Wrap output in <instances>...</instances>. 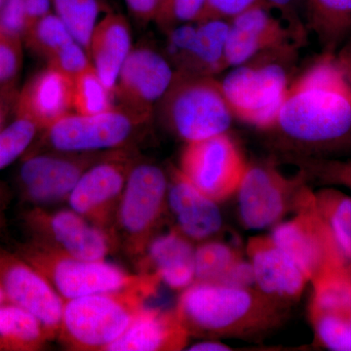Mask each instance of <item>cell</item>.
<instances>
[{"label": "cell", "mask_w": 351, "mask_h": 351, "mask_svg": "<svg viewBox=\"0 0 351 351\" xmlns=\"http://www.w3.org/2000/svg\"><path fill=\"white\" fill-rule=\"evenodd\" d=\"M270 131L304 149L334 147L351 138V85L335 55L322 53L293 80Z\"/></svg>", "instance_id": "cell-1"}, {"label": "cell", "mask_w": 351, "mask_h": 351, "mask_svg": "<svg viewBox=\"0 0 351 351\" xmlns=\"http://www.w3.org/2000/svg\"><path fill=\"white\" fill-rule=\"evenodd\" d=\"M189 334L201 337L244 336L263 331L279 319L276 300L253 288L195 282L178 302Z\"/></svg>", "instance_id": "cell-2"}, {"label": "cell", "mask_w": 351, "mask_h": 351, "mask_svg": "<svg viewBox=\"0 0 351 351\" xmlns=\"http://www.w3.org/2000/svg\"><path fill=\"white\" fill-rule=\"evenodd\" d=\"M161 282L158 274H147L132 287L64 301L57 339L69 350H107L156 294Z\"/></svg>", "instance_id": "cell-3"}, {"label": "cell", "mask_w": 351, "mask_h": 351, "mask_svg": "<svg viewBox=\"0 0 351 351\" xmlns=\"http://www.w3.org/2000/svg\"><path fill=\"white\" fill-rule=\"evenodd\" d=\"M300 48L287 44L228 69L219 82L235 119L271 130L293 82Z\"/></svg>", "instance_id": "cell-4"}, {"label": "cell", "mask_w": 351, "mask_h": 351, "mask_svg": "<svg viewBox=\"0 0 351 351\" xmlns=\"http://www.w3.org/2000/svg\"><path fill=\"white\" fill-rule=\"evenodd\" d=\"M156 110L186 144L228 133L235 119L217 77L178 71Z\"/></svg>", "instance_id": "cell-5"}, {"label": "cell", "mask_w": 351, "mask_h": 351, "mask_svg": "<svg viewBox=\"0 0 351 351\" xmlns=\"http://www.w3.org/2000/svg\"><path fill=\"white\" fill-rule=\"evenodd\" d=\"M168 174L154 163L134 164L120 199L113 240L136 265L157 235L167 204Z\"/></svg>", "instance_id": "cell-6"}, {"label": "cell", "mask_w": 351, "mask_h": 351, "mask_svg": "<svg viewBox=\"0 0 351 351\" xmlns=\"http://www.w3.org/2000/svg\"><path fill=\"white\" fill-rule=\"evenodd\" d=\"M18 255L31 263L64 301L138 285L147 274H129L106 260L88 261L64 255L36 242L18 246Z\"/></svg>", "instance_id": "cell-7"}, {"label": "cell", "mask_w": 351, "mask_h": 351, "mask_svg": "<svg viewBox=\"0 0 351 351\" xmlns=\"http://www.w3.org/2000/svg\"><path fill=\"white\" fill-rule=\"evenodd\" d=\"M151 119L121 106L94 115L69 113L43 130L41 152H99L125 149Z\"/></svg>", "instance_id": "cell-8"}, {"label": "cell", "mask_w": 351, "mask_h": 351, "mask_svg": "<svg viewBox=\"0 0 351 351\" xmlns=\"http://www.w3.org/2000/svg\"><path fill=\"white\" fill-rule=\"evenodd\" d=\"M314 280L326 272L350 267L320 216L314 193L304 186L294 218L274 226L269 235Z\"/></svg>", "instance_id": "cell-9"}, {"label": "cell", "mask_w": 351, "mask_h": 351, "mask_svg": "<svg viewBox=\"0 0 351 351\" xmlns=\"http://www.w3.org/2000/svg\"><path fill=\"white\" fill-rule=\"evenodd\" d=\"M23 221L29 240L73 258L106 260L117 249L110 234L71 208L31 207L23 213Z\"/></svg>", "instance_id": "cell-10"}, {"label": "cell", "mask_w": 351, "mask_h": 351, "mask_svg": "<svg viewBox=\"0 0 351 351\" xmlns=\"http://www.w3.org/2000/svg\"><path fill=\"white\" fill-rule=\"evenodd\" d=\"M112 152L32 154L25 159L18 174L23 199L32 207H48L68 200L82 176Z\"/></svg>", "instance_id": "cell-11"}, {"label": "cell", "mask_w": 351, "mask_h": 351, "mask_svg": "<svg viewBox=\"0 0 351 351\" xmlns=\"http://www.w3.org/2000/svg\"><path fill=\"white\" fill-rule=\"evenodd\" d=\"M136 162L137 159L127 149L110 152L82 176L66 200L69 208L113 239V226L120 199Z\"/></svg>", "instance_id": "cell-12"}, {"label": "cell", "mask_w": 351, "mask_h": 351, "mask_svg": "<svg viewBox=\"0 0 351 351\" xmlns=\"http://www.w3.org/2000/svg\"><path fill=\"white\" fill-rule=\"evenodd\" d=\"M248 163L228 133L186 143L179 169L189 182L219 202L237 193Z\"/></svg>", "instance_id": "cell-13"}, {"label": "cell", "mask_w": 351, "mask_h": 351, "mask_svg": "<svg viewBox=\"0 0 351 351\" xmlns=\"http://www.w3.org/2000/svg\"><path fill=\"white\" fill-rule=\"evenodd\" d=\"M302 178L288 179L272 164H248L237 189L239 216L245 228L262 230L276 226L299 205Z\"/></svg>", "instance_id": "cell-14"}, {"label": "cell", "mask_w": 351, "mask_h": 351, "mask_svg": "<svg viewBox=\"0 0 351 351\" xmlns=\"http://www.w3.org/2000/svg\"><path fill=\"white\" fill-rule=\"evenodd\" d=\"M230 21L207 18L166 32L165 57L178 73L201 76L228 71L226 41Z\"/></svg>", "instance_id": "cell-15"}, {"label": "cell", "mask_w": 351, "mask_h": 351, "mask_svg": "<svg viewBox=\"0 0 351 351\" xmlns=\"http://www.w3.org/2000/svg\"><path fill=\"white\" fill-rule=\"evenodd\" d=\"M165 55L147 46L131 50L120 71L113 96L121 107L152 119L174 78Z\"/></svg>", "instance_id": "cell-16"}, {"label": "cell", "mask_w": 351, "mask_h": 351, "mask_svg": "<svg viewBox=\"0 0 351 351\" xmlns=\"http://www.w3.org/2000/svg\"><path fill=\"white\" fill-rule=\"evenodd\" d=\"M0 286L8 302L31 311L43 323L51 341L58 338L64 300L31 263L1 246Z\"/></svg>", "instance_id": "cell-17"}, {"label": "cell", "mask_w": 351, "mask_h": 351, "mask_svg": "<svg viewBox=\"0 0 351 351\" xmlns=\"http://www.w3.org/2000/svg\"><path fill=\"white\" fill-rule=\"evenodd\" d=\"M290 43L301 46L280 18L258 4L230 21L226 66L228 69L239 66L263 53Z\"/></svg>", "instance_id": "cell-18"}, {"label": "cell", "mask_w": 351, "mask_h": 351, "mask_svg": "<svg viewBox=\"0 0 351 351\" xmlns=\"http://www.w3.org/2000/svg\"><path fill=\"white\" fill-rule=\"evenodd\" d=\"M247 254L253 269L255 285L261 293L276 301L297 299L306 284L311 282L302 267L270 237L249 240Z\"/></svg>", "instance_id": "cell-19"}, {"label": "cell", "mask_w": 351, "mask_h": 351, "mask_svg": "<svg viewBox=\"0 0 351 351\" xmlns=\"http://www.w3.org/2000/svg\"><path fill=\"white\" fill-rule=\"evenodd\" d=\"M167 174V204L176 228L193 242L207 241L223 228L218 202L196 188L179 168L171 167Z\"/></svg>", "instance_id": "cell-20"}, {"label": "cell", "mask_w": 351, "mask_h": 351, "mask_svg": "<svg viewBox=\"0 0 351 351\" xmlns=\"http://www.w3.org/2000/svg\"><path fill=\"white\" fill-rule=\"evenodd\" d=\"M191 334L175 311L145 306L107 351H178Z\"/></svg>", "instance_id": "cell-21"}, {"label": "cell", "mask_w": 351, "mask_h": 351, "mask_svg": "<svg viewBox=\"0 0 351 351\" xmlns=\"http://www.w3.org/2000/svg\"><path fill=\"white\" fill-rule=\"evenodd\" d=\"M73 78L51 68L27 83L18 101V117L45 130L73 110Z\"/></svg>", "instance_id": "cell-22"}, {"label": "cell", "mask_w": 351, "mask_h": 351, "mask_svg": "<svg viewBox=\"0 0 351 351\" xmlns=\"http://www.w3.org/2000/svg\"><path fill=\"white\" fill-rule=\"evenodd\" d=\"M195 246L177 228L157 234L138 263V272L157 274L161 281L174 290H182L195 282Z\"/></svg>", "instance_id": "cell-23"}, {"label": "cell", "mask_w": 351, "mask_h": 351, "mask_svg": "<svg viewBox=\"0 0 351 351\" xmlns=\"http://www.w3.org/2000/svg\"><path fill=\"white\" fill-rule=\"evenodd\" d=\"M131 50L130 27L123 16L108 14L95 25L88 56L101 82L112 93Z\"/></svg>", "instance_id": "cell-24"}, {"label": "cell", "mask_w": 351, "mask_h": 351, "mask_svg": "<svg viewBox=\"0 0 351 351\" xmlns=\"http://www.w3.org/2000/svg\"><path fill=\"white\" fill-rule=\"evenodd\" d=\"M304 22L322 53L335 55L351 36V0H306Z\"/></svg>", "instance_id": "cell-25"}, {"label": "cell", "mask_w": 351, "mask_h": 351, "mask_svg": "<svg viewBox=\"0 0 351 351\" xmlns=\"http://www.w3.org/2000/svg\"><path fill=\"white\" fill-rule=\"evenodd\" d=\"M51 341L43 323L24 307L7 302L0 306L2 350L38 351Z\"/></svg>", "instance_id": "cell-26"}, {"label": "cell", "mask_w": 351, "mask_h": 351, "mask_svg": "<svg viewBox=\"0 0 351 351\" xmlns=\"http://www.w3.org/2000/svg\"><path fill=\"white\" fill-rule=\"evenodd\" d=\"M313 193L320 216L351 267V196L332 188Z\"/></svg>", "instance_id": "cell-27"}, {"label": "cell", "mask_w": 351, "mask_h": 351, "mask_svg": "<svg viewBox=\"0 0 351 351\" xmlns=\"http://www.w3.org/2000/svg\"><path fill=\"white\" fill-rule=\"evenodd\" d=\"M313 285L311 313H346L351 309V269L332 270L311 281Z\"/></svg>", "instance_id": "cell-28"}, {"label": "cell", "mask_w": 351, "mask_h": 351, "mask_svg": "<svg viewBox=\"0 0 351 351\" xmlns=\"http://www.w3.org/2000/svg\"><path fill=\"white\" fill-rule=\"evenodd\" d=\"M73 110L77 114L94 115L114 108L113 93L90 64L73 80Z\"/></svg>", "instance_id": "cell-29"}, {"label": "cell", "mask_w": 351, "mask_h": 351, "mask_svg": "<svg viewBox=\"0 0 351 351\" xmlns=\"http://www.w3.org/2000/svg\"><path fill=\"white\" fill-rule=\"evenodd\" d=\"M240 258L230 245L211 240L202 242L195 247V282H221Z\"/></svg>", "instance_id": "cell-30"}, {"label": "cell", "mask_w": 351, "mask_h": 351, "mask_svg": "<svg viewBox=\"0 0 351 351\" xmlns=\"http://www.w3.org/2000/svg\"><path fill=\"white\" fill-rule=\"evenodd\" d=\"M73 38L87 51L99 13L97 0H51Z\"/></svg>", "instance_id": "cell-31"}, {"label": "cell", "mask_w": 351, "mask_h": 351, "mask_svg": "<svg viewBox=\"0 0 351 351\" xmlns=\"http://www.w3.org/2000/svg\"><path fill=\"white\" fill-rule=\"evenodd\" d=\"M24 36L29 48L46 60L66 43L75 40L59 16L51 13L29 25Z\"/></svg>", "instance_id": "cell-32"}, {"label": "cell", "mask_w": 351, "mask_h": 351, "mask_svg": "<svg viewBox=\"0 0 351 351\" xmlns=\"http://www.w3.org/2000/svg\"><path fill=\"white\" fill-rule=\"evenodd\" d=\"M348 311L346 313H331V311L311 313L316 336L325 348L335 351H351V332L348 317Z\"/></svg>", "instance_id": "cell-33"}, {"label": "cell", "mask_w": 351, "mask_h": 351, "mask_svg": "<svg viewBox=\"0 0 351 351\" xmlns=\"http://www.w3.org/2000/svg\"><path fill=\"white\" fill-rule=\"evenodd\" d=\"M38 131L34 122L21 117L0 130V171L8 167L29 149Z\"/></svg>", "instance_id": "cell-34"}, {"label": "cell", "mask_w": 351, "mask_h": 351, "mask_svg": "<svg viewBox=\"0 0 351 351\" xmlns=\"http://www.w3.org/2000/svg\"><path fill=\"white\" fill-rule=\"evenodd\" d=\"M206 0H162L156 23L164 32L204 18Z\"/></svg>", "instance_id": "cell-35"}, {"label": "cell", "mask_w": 351, "mask_h": 351, "mask_svg": "<svg viewBox=\"0 0 351 351\" xmlns=\"http://www.w3.org/2000/svg\"><path fill=\"white\" fill-rule=\"evenodd\" d=\"M306 174L328 184H338L351 189V161L306 158L302 161Z\"/></svg>", "instance_id": "cell-36"}, {"label": "cell", "mask_w": 351, "mask_h": 351, "mask_svg": "<svg viewBox=\"0 0 351 351\" xmlns=\"http://www.w3.org/2000/svg\"><path fill=\"white\" fill-rule=\"evenodd\" d=\"M262 5L271 12L278 13V18L291 29L302 47L306 43L308 29L301 15V8L306 6V0H262Z\"/></svg>", "instance_id": "cell-37"}, {"label": "cell", "mask_w": 351, "mask_h": 351, "mask_svg": "<svg viewBox=\"0 0 351 351\" xmlns=\"http://www.w3.org/2000/svg\"><path fill=\"white\" fill-rule=\"evenodd\" d=\"M48 66L75 78L91 64L87 51L76 40L66 43L47 60Z\"/></svg>", "instance_id": "cell-38"}, {"label": "cell", "mask_w": 351, "mask_h": 351, "mask_svg": "<svg viewBox=\"0 0 351 351\" xmlns=\"http://www.w3.org/2000/svg\"><path fill=\"white\" fill-rule=\"evenodd\" d=\"M20 66V38H12L0 29V83L12 80Z\"/></svg>", "instance_id": "cell-39"}, {"label": "cell", "mask_w": 351, "mask_h": 351, "mask_svg": "<svg viewBox=\"0 0 351 351\" xmlns=\"http://www.w3.org/2000/svg\"><path fill=\"white\" fill-rule=\"evenodd\" d=\"M27 25L25 0H5L0 10V29L12 38H20Z\"/></svg>", "instance_id": "cell-40"}, {"label": "cell", "mask_w": 351, "mask_h": 351, "mask_svg": "<svg viewBox=\"0 0 351 351\" xmlns=\"http://www.w3.org/2000/svg\"><path fill=\"white\" fill-rule=\"evenodd\" d=\"M258 4H262V0H206L203 19L216 18L230 21Z\"/></svg>", "instance_id": "cell-41"}, {"label": "cell", "mask_w": 351, "mask_h": 351, "mask_svg": "<svg viewBox=\"0 0 351 351\" xmlns=\"http://www.w3.org/2000/svg\"><path fill=\"white\" fill-rule=\"evenodd\" d=\"M218 284L233 287H253L255 285V277L249 260H244L243 257L240 258Z\"/></svg>", "instance_id": "cell-42"}, {"label": "cell", "mask_w": 351, "mask_h": 351, "mask_svg": "<svg viewBox=\"0 0 351 351\" xmlns=\"http://www.w3.org/2000/svg\"><path fill=\"white\" fill-rule=\"evenodd\" d=\"M134 17L142 23L156 22L162 0H125Z\"/></svg>", "instance_id": "cell-43"}, {"label": "cell", "mask_w": 351, "mask_h": 351, "mask_svg": "<svg viewBox=\"0 0 351 351\" xmlns=\"http://www.w3.org/2000/svg\"><path fill=\"white\" fill-rule=\"evenodd\" d=\"M50 6L51 0H25V15H27V29L36 21L48 15L50 13Z\"/></svg>", "instance_id": "cell-44"}, {"label": "cell", "mask_w": 351, "mask_h": 351, "mask_svg": "<svg viewBox=\"0 0 351 351\" xmlns=\"http://www.w3.org/2000/svg\"><path fill=\"white\" fill-rule=\"evenodd\" d=\"M335 61L346 80L351 85V38L337 51Z\"/></svg>", "instance_id": "cell-45"}, {"label": "cell", "mask_w": 351, "mask_h": 351, "mask_svg": "<svg viewBox=\"0 0 351 351\" xmlns=\"http://www.w3.org/2000/svg\"><path fill=\"white\" fill-rule=\"evenodd\" d=\"M228 346L223 345L221 341H216L214 339H210V341H199V343H195L189 346V350L193 351H223L228 350Z\"/></svg>", "instance_id": "cell-46"}, {"label": "cell", "mask_w": 351, "mask_h": 351, "mask_svg": "<svg viewBox=\"0 0 351 351\" xmlns=\"http://www.w3.org/2000/svg\"><path fill=\"white\" fill-rule=\"evenodd\" d=\"M7 302H8V300H7L5 293H4L3 289L0 286V306H2V304H5Z\"/></svg>", "instance_id": "cell-47"}, {"label": "cell", "mask_w": 351, "mask_h": 351, "mask_svg": "<svg viewBox=\"0 0 351 351\" xmlns=\"http://www.w3.org/2000/svg\"><path fill=\"white\" fill-rule=\"evenodd\" d=\"M2 123H3V117H2V113L0 112V130L2 129Z\"/></svg>", "instance_id": "cell-48"}, {"label": "cell", "mask_w": 351, "mask_h": 351, "mask_svg": "<svg viewBox=\"0 0 351 351\" xmlns=\"http://www.w3.org/2000/svg\"><path fill=\"white\" fill-rule=\"evenodd\" d=\"M348 321H350V332H351V309L350 311H348Z\"/></svg>", "instance_id": "cell-49"}, {"label": "cell", "mask_w": 351, "mask_h": 351, "mask_svg": "<svg viewBox=\"0 0 351 351\" xmlns=\"http://www.w3.org/2000/svg\"><path fill=\"white\" fill-rule=\"evenodd\" d=\"M4 2H5V0H0V10H1L2 6H3Z\"/></svg>", "instance_id": "cell-50"}, {"label": "cell", "mask_w": 351, "mask_h": 351, "mask_svg": "<svg viewBox=\"0 0 351 351\" xmlns=\"http://www.w3.org/2000/svg\"><path fill=\"white\" fill-rule=\"evenodd\" d=\"M1 203H2L1 195H0V210H1Z\"/></svg>", "instance_id": "cell-51"}, {"label": "cell", "mask_w": 351, "mask_h": 351, "mask_svg": "<svg viewBox=\"0 0 351 351\" xmlns=\"http://www.w3.org/2000/svg\"><path fill=\"white\" fill-rule=\"evenodd\" d=\"M1 350H2L1 346H0V351H1Z\"/></svg>", "instance_id": "cell-52"}]
</instances>
